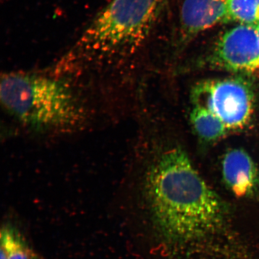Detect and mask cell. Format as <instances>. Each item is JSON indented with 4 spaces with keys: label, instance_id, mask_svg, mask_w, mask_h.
Segmentation results:
<instances>
[{
    "label": "cell",
    "instance_id": "6da1fadb",
    "mask_svg": "<svg viewBox=\"0 0 259 259\" xmlns=\"http://www.w3.org/2000/svg\"><path fill=\"white\" fill-rule=\"evenodd\" d=\"M145 189L155 224L169 240H200L224 225V202L180 147L168 149L155 161Z\"/></svg>",
    "mask_w": 259,
    "mask_h": 259
},
{
    "label": "cell",
    "instance_id": "7a4b0ae2",
    "mask_svg": "<svg viewBox=\"0 0 259 259\" xmlns=\"http://www.w3.org/2000/svg\"><path fill=\"white\" fill-rule=\"evenodd\" d=\"M1 100L19 121L34 130H70L85 119L82 101L69 84L53 77L23 73L2 77Z\"/></svg>",
    "mask_w": 259,
    "mask_h": 259
},
{
    "label": "cell",
    "instance_id": "3957f363",
    "mask_svg": "<svg viewBox=\"0 0 259 259\" xmlns=\"http://www.w3.org/2000/svg\"><path fill=\"white\" fill-rule=\"evenodd\" d=\"M166 0H112L96 16L77 44L80 53L109 56L143 43Z\"/></svg>",
    "mask_w": 259,
    "mask_h": 259
},
{
    "label": "cell",
    "instance_id": "277c9868",
    "mask_svg": "<svg viewBox=\"0 0 259 259\" xmlns=\"http://www.w3.org/2000/svg\"><path fill=\"white\" fill-rule=\"evenodd\" d=\"M192 99L194 105L209 110L228 131L245 128L254 112L253 89L241 76L202 81L194 87Z\"/></svg>",
    "mask_w": 259,
    "mask_h": 259
},
{
    "label": "cell",
    "instance_id": "5b68a950",
    "mask_svg": "<svg viewBox=\"0 0 259 259\" xmlns=\"http://www.w3.org/2000/svg\"><path fill=\"white\" fill-rule=\"evenodd\" d=\"M205 64L215 69L250 73L259 69L257 27L240 25L222 34L205 58Z\"/></svg>",
    "mask_w": 259,
    "mask_h": 259
},
{
    "label": "cell",
    "instance_id": "8992f818",
    "mask_svg": "<svg viewBox=\"0 0 259 259\" xmlns=\"http://www.w3.org/2000/svg\"><path fill=\"white\" fill-rule=\"evenodd\" d=\"M223 180L227 187L238 197L253 195L259 184L256 164L243 149H231L222 161Z\"/></svg>",
    "mask_w": 259,
    "mask_h": 259
},
{
    "label": "cell",
    "instance_id": "52a82bcc",
    "mask_svg": "<svg viewBox=\"0 0 259 259\" xmlns=\"http://www.w3.org/2000/svg\"><path fill=\"white\" fill-rule=\"evenodd\" d=\"M228 0H185L181 11V39L187 41L202 32L224 23Z\"/></svg>",
    "mask_w": 259,
    "mask_h": 259
},
{
    "label": "cell",
    "instance_id": "ba28073f",
    "mask_svg": "<svg viewBox=\"0 0 259 259\" xmlns=\"http://www.w3.org/2000/svg\"><path fill=\"white\" fill-rule=\"evenodd\" d=\"M190 117L194 131L203 141H218L225 137L228 131L218 117L202 106L194 105Z\"/></svg>",
    "mask_w": 259,
    "mask_h": 259
},
{
    "label": "cell",
    "instance_id": "9c48e42d",
    "mask_svg": "<svg viewBox=\"0 0 259 259\" xmlns=\"http://www.w3.org/2000/svg\"><path fill=\"white\" fill-rule=\"evenodd\" d=\"M1 259H36L24 236L10 223L1 230Z\"/></svg>",
    "mask_w": 259,
    "mask_h": 259
},
{
    "label": "cell",
    "instance_id": "30bf717a",
    "mask_svg": "<svg viewBox=\"0 0 259 259\" xmlns=\"http://www.w3.org/2000/svg\"><path fill=\"white\" fill-rule=\"evenodd\" d=\"M236 22L257 27L259 0H228L225 22Z\"/></svg>",
    "mask_w": 259,
    "mask_h": 259
},
{
    "label": "cell",
    "instance_id": "8fae6325",
    "mask_svg": "<svg viewBox=\"0 0 259 259\" xmlns=\"http://www.w3.org/2000/svg\"><path fill=\"white\" fill-rule=\"evenodd\" d=\"M257 30L258 32V37H259V25L257 27Z\"/></svg>",
    "mask_w": 259,
    "mask_h": 259
}]
</instances>
